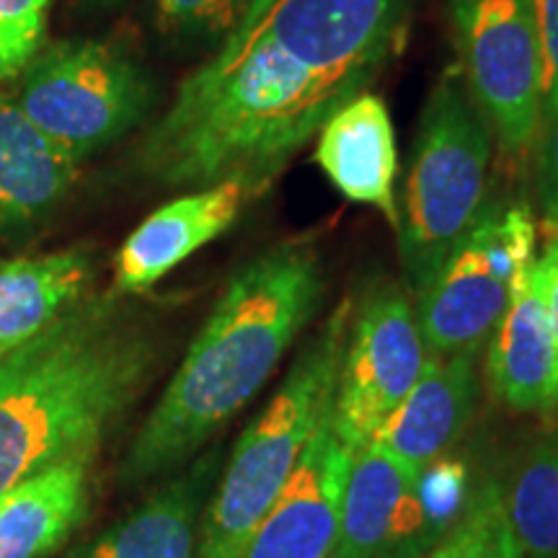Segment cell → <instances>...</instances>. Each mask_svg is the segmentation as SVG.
<instances>
[{
    "label": "cell",
    "mask_w": 558,
    "mask_h": 558,
    "mask_svg": "<svg viewBox=\"0 0 558 558\" xmlns=\"http://www.w3.org/2000/svg\"><path fill=\"white\" fill-rule=\"evenodd\" d=\"M427 354L403 282L373 279L352 298L331 407L333 429L349 450L380 435L422 375Z\"/></svg>",
    "instance_id": "obj_9"
},
{
    "label": "cell",
    "mask_w": 558,
    "mask_h": 558,
    "mask_svg": "<svg viewBox=\"0 0 558 558\" xmlns=\"http://www.w3.org/2000/svg\"><path fill=\"white\" fill-rule=\"evenodd\" d=\"M262 192L267 190L256 181L233 177L166 202L117 251L111 292L132 298L156 288L179 264L233 228Z\"/></svg>",
    "instance_id": "obj_10"
},
{
    "label": "cell",
    "mask_w": 558,
    "mask_h": 558,
    "mask_svg": "<svg viewBox=\"0 0 558 558\" xmlns=\"http://www.w3.org/2000/svg\"><path fill=\"white\" fill-rule=\"evenodd\" d=\"M94 275L86 248L0 262V357L29 344L88 298Z\"/></svg>",
    "instance_id": "obj_18"
},
{
    "label": "cell",
    "mask_w": 558,
    "mask_h": 558,
    "mask_svg": "<svg viewBox=\"0 0 558 558\" xmlns=\"http://www.w3.org/2000/svg\"><path fill=\"white\" fill-rule=\"evenodd\" d=\"M52 3L54 0H0V86H11L47 45Z\"/></svg>",
    "instance_id": "obj_24"
},
{
    "label": "cell",
    "mask_w": 558,
    "mask_h": 558,
    "mask_svg": "<svg viewBox=\"0 0 558 558\" xmlns=\"http://www.w3.org/2000/svg\"><path fill=\"white\" fill-rule=\"evenodd\" d=\"M476 484L478 478L471 476L465 460L456 458L452 452L418 469L403 499L393 543H414L429 554L439 538L463 518Z\"/></svg>",
    "instance_id": "obj_21"
},
{
    "label": "cell",
    "mask_w": 558,
    "mask_h": 558,
    "mask_svg": "<svg viewBox=\"0 0 558 558\" xmlns=\"http://www.w3.org/2000/svg\"><path fill=\"white\" fill-rule=\"evenodd\" d=\"M9 88L34 128L81 163L128 137L156 107L148 70L109 39L45 45Z\"/></svg>",
    "instance_id": "obj_6"
},
{
    "label": "cell",
    "mask_w": 558,
    "mask_h": 558,
    "mask_svg": "<svg viewBox=\"0 0 558 558\" xmlns=\"http://www.w3.org/2000/svg\"><path fill=\"white\" fill-rule=\"evenodd\" d=\"M349 458L352 450L333 429L329 409L300 469L251 533L239 558H331Z\"/></svg>",
    "instance_id": "obj_12"
},
{
    "label": "cell",
    "mask_w": 558,
    "mask_h": 558,
    "mask_svg": "<svg viewBox=\"0 0 558 558\" xmlns=\"http://www.w3.org/2000/svg\"><path fill=\"white\" fill-rule=\"evenodd\" d=\"M222 460L218 445L192 458L128 518L65 558H197L202 514L218 484Z\"/></svg>",
    "instance_id": "obj_13"
},
{
    "label": "cell",
    "mask_w": 558,
    "mask_h": 558,
    "mask_svg": "<svg viewBox=\"0 0 558 558\" xmlns=\"http://www.w3.org/2000/svg\"><path fill=\"white\" fill-rule=\"evenodd\" d=\"M535 194L543 226L558 228V114L543 124L535 143Z\"/></svg>",
    "instance_id": "obj_26"
},
{
    "label": "cell",
    "mask_w": 558,
    "mask_h": 558,
    "mask_svg": "<svg viewBox=\"0 0 558 558\" xmlns=\"http://www.w3.org/2000/svg\"><path fill=\"white\" fill-rule=\"evenodd\" d=\"M256 0H153L156 29L179 47H218Z\"/></svg>",
    "instance_id": "obj_23"
},
{
    "label": "cell",
    "mask_w": 558,
    "mask_h": 558,
    "mask_svg": "<svg viewBox=\"0 0 558 558\" xmlns=\"http://www.w3.org/2000/svg\"><path fill=\"white\" fill-rule=\"evenodd\" d=\"M533 16L541 45L543 124H546L558 114V0H533Z\"/></svg>",
    "instance_id": "obj_25"
},
{
    "label": "cell",
    "mask_w": 558,
    "mask_h": 558,
    "mask_svg": "<svg viewBox=\"0 0 558 558\" xmlns=\"http://www.w3.org/2000/svg\"><path fill=\"white\" fill-rule=\"evenodd\" d=\"M88 11H111L117 5H122L124 0H81Z\"/></svg>",
    "instance_id": "obj_29"
},
{
    "label": "cell",
    "mask_w": 558,
    "mask_h": 558,
    "mask_svg": "<svg viewBox=\"0 0 558 558\" xmlns=\"http://www.w3.org/2000/svg\"><path fill=\"white\" fill-rule=\"evenodd\" d=\"M83 298L16 352L0 357V494L104 437L148 386L156 337L122 303Z\"/></svg>",
    "instance_id": "obj_3"
},
{
    "label": "cell",
    "mask_w": 558,
    "mask_h": 558,
    "mask_svg": "<svg viewBox=\"0 0 558 558\" xmlns=\"http://www.w3.org/2000/svg\"><path fill=\"white\" fill-rule=\"evenodd\" d=\"M494 130L458 68L432 86L411 145L399 194V259L403 288L422 295L488 199Z\"/></svg>",
    "instance_id": "obj_5"
},
{
    "label": "cell",
    "mask_w": 558,
    "mask_h": 558,
    "mask_svg": "<svg viewBox=\"0 0 558 558\" xmlns=\"http://www.w3.org/2000/svg\"><path fill=\"white\" fill-rule=\"evenodd\" d=\"M352 298H344L300 349L284 380L235 439L202 514L197 558H239L333 403Z\"/></svg>",
    "instance_id": "obj_4"
},
{
    "label": "cell",
    "mask_w": 558,
    "mask_h": 558,
    "mask_svg": "<svg viewBox=\"0 0 558 558\" xmlns=\"http://www.w3.org/2000/svg\"><path fill=\"white\" fill-rule=\"evenodd\" d=\"M424 558H522L507 518L501 478H478L463 518Z\"/></svg>",
    "instance_id": "obj_22"
},
{
    "label": "cell",
    "mask_w": 558,
    "mask_h": 558,
    "mask_svg": "<svg viewBox=\"0 0 558 558\" xmlns=\"http://www.w3.org/2000/svg\"><path fill=\"white\" fill-rule=\"evenodd\" d=\"M478 365L481 352L427 354L414 388L375 439L414 471L450 456L476 416Z\"/></svg>",
    "instance_id": "obj_15"
},
{
    "label": "cell",
    "mask_w": 558,
    "mask_h": 558,
    "mask_svg": "<svg viewBox=\"0 0 558 558\" xmlns=\"http://www.w3.org/2000/svg\"><path fill=\"white\" fill-rule=\"evenodd\" d=\"M416 471L380 439L352 450L339 499L331 558H378L393 543L399 514Z\"/></svg>",
    "instance_id": "obj_19"
},
{
    "label": "cell",
    "mask_w": 558,
    "mask_h": 558,
    "mask_svg": "<svg viewBox=\"0 0 558 558\" xmlns=\"http://www.w3.org/2000/svg\"><path fill=\"white\" fill-rule=\"evenodd\" d=\"M427 550H422L414 543H393L388 550H383L378 558H424Z\"/></svg>",
    "instance_id": "obj_28"
},
{
    "label": "cell",
    "mask_w": 558,
    "mask_h": 558,
    "mask_svg": "<svg viewBox=\"0 0 558 558\" xmlns=\"http://www.w3.org/2000/svg\"><path fill=\"white\" fill-rule=\"evenodd\" d=\"M407 26L409 0H256L145 132L140 173L163 186L239 177L269 190L399 58Z\"/></svg>",
    "instance_id": "obj_1"
},
{
    "label": "cell",
    "mask_w": 558,
    "mask_h": 558,
    "mask_svg": "<svg viewBox=\"0 0 558 558\" xmlns=\"http://www.w3.org/2000/svg\"><path fill=\"white\" fill-rule=\"evenodd\" d=\"M543 271H546V295L550 318H554V331L558 341V228H546V243L538 251ZM558 416V411H556Z\"/></svg>",
    "instance_id": "obj_27"
},
{
    "label": "cell",
    "mask_w": 558,
    "mask_h": 558,
    "mask_svg": "<svg viewBox=\"0 0 558 558\" xmlns=\"http://www.w3.org/2000/svg\"><path fill=\"white\" fill-rule=\"evenodd\" d=\"M486 386L501 407L556 416L558 341L541 256H530L514 279L512 300L486 344Z\"/></svg>",
    "instance_id": "obj_11"
},
{
    "label": "cell",
    "mask_w": 558,
    "mask_h": 558,
    "mask_svg": "<svg viewBox=\"0 0 558 558\" xmlns=\"http://www.w3.org/2000/svg\"><path fill=\"white\" fill-rule=\"evenodd\" d=\"M94 458H60L0 494V558H47L83 525Z\"/></svg>",
    "instance_id": "obj_16"
},
{
    "label": "cell",
    "mask_w": 558,
    "mask_h": 558,
    "mask_svg": "<svg viewBox=\"0 0 558 558\" xmlns=\"http://www.w3.org/2000/svg\"><path fill=\"white\" fill-rule=\"evenodd\" d=\"M538 251V222L525 199L488 194L478 220L435 279L414 298L429 354L484 352L512 300L514 279Z\"/></svg>",
    "instance_id": "obj_7"
},
{
    "label": "cell",
    "mask_w": 558,
    "mask_h": 558,
    "mask_svg": "<svg viewBox=\"0 0 558 558\" xmlns=\"http://www.w3.org/2000/svg\"><path fill=\"white\" fill-rule=\"evenodd\" d=\"M456 68L507 158H525L543 124L533 0H450Z\"/></svg>",
    "instance_id": "obj_8"
},
{
    "label": "cell",
    "mask_w": 558,
    "mask_h": 558,
    "mask_svg": "<svg viewBox=\"0 0 558 558\" xmlns=\"http://www.w3.org/2000/svg\"><path fill=\"white\" fill-rule=\"evenodd\" d=\"M81 160L60 150L0 86V235L45 220L73 192Z\"/></svg>",
    "instance_id": "obj_17"
},
{
    "label": "cell",
    "mask_w": 558,
    "mask_h": 558,
    "mask_svg": "<svg viewBox=\"0 0 558 558\" xmlns=\"http://www.w3.org/2000/svg\"><path fill=\"white\" fill-rule=\"evenodd\" d=\"M316 163L349 202L378 209L399 228V145L378 94L365 90L333 111L316 135Z\"/></svg>",
    "instance_id": "obj_14"
},
{
    "label": "cell",
    "mask_w": 558,
    "mask_h": 558,
    "mask_svg": "<svg viewBox=\"0 0 558 558\" xmlns=\"http://www.w3.org/2000/svg\"><path fill=\"white\" fill-rule=\"evenodd\" d=\"M326 298L311 241L269 246L228 279L122 465L130 486L171 476L267 386Z\"/></svg>",
    "instance_id": "obj_2"
},
{
    "label": "cell",
    "mask_w": 558,
    "mask_h": 558,
    "mask_svg": "<svg viewBox=\"0 0 558 558\" xmlns=\"http://www.w3.org/2000/svg\"><path fill=\"white\" fill-rule=\"evenodd\" d=\"M501 492L522 558H558V435L530 445Z\"/></svg>",
    "instance_id": "obj_20"
}]
</instances>
